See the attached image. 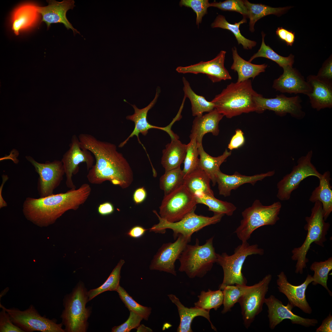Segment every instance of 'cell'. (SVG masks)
Wrapping results in <instances>:
<instances>
[{
    "instance_id": "1",
    "label": "cell",
    "mask_w": 332,
    "mask_h": 332,
    "mask_svg": "<svg viewBox=\"0 0 332 332\" xmlns=\"http://www.w3.org/2000/svg\"><path fill=\"white\" fill-rule=\"evenodd\" d=\"M78 137L81 147L89 151L95 159L86 176L90 183L100 184L109 181L122 189L131 185L133 180L132 169L115 144L89 134L81 133Z\"/></svg>"
},
{
    "instance_id": "2",
    "label": "cell",
    "mask_w": 332,
    "mask_h": 332,
    "mask_svg": "<svg viewBox=\"0 0 332 332\" xmlns=\"http://www.w3.org/2000/svg\"><path fill=\"white\" fill-rule=\"evenodd\" d=\"M91 188L87 183L78 188L66 192L53 194L39 198H26L23 204L26 217L40 226H47L54 223L66 211L76 210L84 204L90 195Z\"/></svg>"
},
{
    "instance_id": "3",
    "label": "cell",
    "mask_w": 332,
    "mask_h": 332,
    "mask_svg": "<svg viewBox=\"0 0 332 332\" xmlns=\"http://www.w3.org/2000/svg\"><path fill=\"white\" fill-rule=\"evenodd\" d=\"M259 94L253 89L251 81L231 82L211 101L215 109L229 118L251 112H258L255 97Z\"/></svg>"
},
{
    "instance_id": "4",
    "label": "cell",
    "mask_w": 332,
    "mask_h": 332,
    "mask_svg": "<svg viewBox=\"0 0 332 332\" xmlns=\"http://www.w3.org/2000/svg\"><path fill=\"white\" fill-rule=\"evenodd\" d=\"M307 223L304 228L307 231L305 240L300 247L294 248L292 251V260L297 261L295 272L302 274L303 270L306 267L309 261L306 258L307 253L313 243L324 247V243L326 240V235L330 226L329 223L325 222L324 219L322 204L319 201L314 202L311 210L310 216L305 218Z\"/></svg>"
},
{
    "instance_id": "5",
    "label": "cell",
    "mask_w": 332,
    "mask_h": 332,
    "mask_svg": "<svg viewBox=\"0 0 332 332\" xmlns=\"http://www.w3.org/2000/svg\"><path fill=\"white\" fill-rule=\"evenodd\" d=\"M89 301L88 291L82 283L77 284L72 291L65 296L64 309L61 315V323L67 332H85L91 310L86 307Z\"/></svg>"
},
{
    "instance_id": "6",
    "label": "cell",
    "mask_w": 332,
    "mask_h": 332,
    "mask_svg": "<svg viewBox=\"0 0 332 332\" xmlns=\"http://www.w3.org/2000/svg\"><path fill=\"white\" fill-rule=\"evenodd\" d=\"M214 237L200 245L198 239L194 245L187 244L179 259V270L185 272L191 279L202 278L212 269L216 263L217 253L213 246Z\"/></svg>"
},
{
    "instance_id": "7",
    "label": "cell",
    "mask_w": 332,
    "mask_h": 332,
    "mask_svg": "<svg viewBox=\"0 0 332 332\" xmlns=\"http://www.w3.org/2000/svg\"><path fill=\"white\" fill-rule=\"evenodd\" d=\"M264 250L259 248L257 244L251 245L247 241L235 248L234 253L229 255L225 252L217 253L216 263L222 268L223 278L219 289L223 290L227 285L239 284L246 285L247 280L242 272L243 264L248 256L252 255H262Z\"/></svg>"
},
{
    "instance_id": "8",
    "label": "cell",
    "mask_w": 332,
    "mask_h": 332,
    "mask_svg": "<svg viewBox=\"0 0 332 332\" xmlns=\"http://www.w3.org/2000/svg\"><path fill=\"white\" fill-rule=\"evenodd\" d=\"M282 204L279 202L268 206L256 200L252 205L242 212L243 219L234 232L242 242L247 241L256 229L265 225H273L279 219Z\"/></svg>"
},
{
    "instance_id": "9",
    "label": "cell",
    "mask_w": 332,
    "mask_h": 332,
    "mask_svg": "<svg viewBox=\"0 0 332 332\" xmlns=\"http://www.w3.org/2000/svg\"><path fill=\"white\" fill-rule=\"evenodd\" d=\"M195 210L188 214L180 221L175 222H169L162 218L156 210H153V212L157 216L159 222L153 225L150 229V231L163 233L166 229H169L172 230L175 239L181 234L191 239L193 233L206 226L220 222L225 215L214 214L211 217L205 216L196 214Z\"/></svg>"
},
{
    "instance_id": "10",
    "label": "cell",
    "mask_w": 332,
    "mask_h": 332,
    "mask_svg": "<svg viewBox=\"0 0 332 332\" xmlns=\"http://www.w3.org/2000/svg\"><path fill=\"white\" fill-rule=\"evenodd\" d=\"M197 204L194 196L183 185L164 196L159 215L168 221L177 222L195 210Z\"/></svg>"
},
{
    "instance_id": "11",
    "label": "cell",
    "mask_w": 332,
    "mask_h": 332,
    "mask_svg": "<svg viewBox=\"0 0 332 332\" xmlns=\"http://www.w3.org/2000/svg\"><path fill=\"white\" fill-rule=\"evenodd\" d=\"M3 307L9 314L12 322L24 332H65L62 328V323H57L55 320L42 316L32 305L23 311L14 307L7 308L3 306Z\"/></svg>"
},
{
    "instance_id": "12",
    "label": "cell",
    "mask_w": 332,
    "mask_h": 332,
    "mask_svg": "<svg viewBox=\"0 0 332 332\" xmlns=\"http://www.w3.org/2000/svg\"><path fill=\"white\" fill-rule=\"evenodd\" d=\"M312 150L306 154L300 157L297 164L293 167L289 174L286 175L277 184V197L282 201L290 199L292 192L299 186L300 183L306 178L314 176L320 179L322 176L312 163Z\"/></svg>"
},
{
    "instance_id": "13",
    "label": "cell",
    "mask_w": 332,
    "mask_h": 332,
    "mask_svg": "<svg viewBox=\"0 0 332 332\" xmlns=\"http://www.w3.org/2000/svg\"><path fill=\"white\" fill-rule=\"evenodd\" d=\"M272 275L268 274L246 292L238 302L241 308V314L245 327L248 329L255 317L263 310L265 295L268 291Z\"/></svg>"
},
{
    "instance_id": "14",
    "label": "cell",
    "mask_w": 332,
    "mask_h": 332,
    "mask_svg": "<svg viewBox=\"0 0 332 332\" xmlns=\"http://www.w3.org/2000/svg\"><path fill=\"white\" fill-rule=\"evenodd\" d=\"M26 159L34 167L39 175L37 189L40 197H44L53 194L54 190L62 180L65 172L61 161L55 160L40 163L30 156Z\"/></svg>"
},
{
    "instance_id": "15",
    "label": "cell",
    "mask_w": 332,
    "mask_h": 332,
    "mask_svg": "<svg viewBox=\"0 0 332 332\" xmlns=\"http://www.w3.org/2000/svg\"><path fill=\"white\" fill-rule=\"evenodd\" d=\"M255 101L259 113L268 110L281 117L289 114L298 120L303 119L305 116L301 104L302 100L298 96L288 97L281 94L274 98H268L259 94L255 97Z\"/></svg>"
},
{
    "instance_id": "16",
    "label": "cell",
    "mask_w": 332,
    "mask_h": 332,
    "mask_svg": "<svg viewBox=\"0 0 332 332\" xmlns=\"http://www.w3.org/2000/svg\"><path fill=\"white\" fill-rule=\"evenodd\" d=\"M69 149L64 154L61 160L66 177V185L70 189H76L72 177L79 171V165L85 163L88 171L94 164V159L92 153L81 147L78 136L73 135Z\"/></svg>"
},
{
    "instance_id": "17",
    "label": "cell",
    "mask_w": 332,
    "mask_h": 332,
    "mask_svg": "<svg viewBox=\"0 0 332 332\" xmlns=\"http://www.w3.org/2000/svg\"><path fill=\"white\" fill-rule=\"evenodd\" d=\"M191 240L180 234L174 242L164 244L154 256L150 269L163 271L176 276L175 263Z\"/></svg>"
},
{
    "instance_id": "18",
    "label": "cell",
    "mask_w": 332,
    "mask_h": 332,
    "mask_svg": "<svg viewBox=\"0 0 332 332\" xmlns=\"http://www.w3.org/2000/svg\"><path fill=\"white\" fill-rule=\"evenodd\" d=\"M264 303L268 307L269 326L271 330L274 329L285 319H290L292 324L305 327L314 326L318 323L316 319L305 318L295 314L292 311L294 307L292 304L288 302L284 306L282 301L273 295L265 298Z\"/></svg>"
},
{
    "instance_id": "19",
    "label": "cell",
    "mask_w": 332,
    "mask_h": 332,
    "mask_svg": "<svg viewBox=\"0 0 332 332\" xmlns=\"http://www.w3.org/2000/svg\"><path fill=\"white\" fill-rule=\"evenodd\" d=\"M226 52L225 51L221 50L211 60L201 61L186 66H179L176 68V70L182 73L204 74L213 83L231 80V77L224 66Z\"/></svg>"
},
{
    "instance_id": "20",
    "label": "cell",
    "mask_w": 332,
    "mask_h": 332,
    "mask_svg": "<svg viewBox=\"0 0 332 332\" xmlns=\"http://www.w3.org/2000/svg\"><path fill=\"white\" fill-rule=\"evenodd\" d=\"M277 277L276 283L279 291L286 296L294 307L298 308L306 314H311L312 309L306 300L305 294L308 286L313 281L312 276L308 274L305 281L298 286L290 283L283 271H281Z\"/></svg>"
},
{
    "instance_id": "21",
    "label": "cell",
    "mask_w": 332,
    "mask_h": 332,
    "mask_svg": "<svg viewBox=\"0 0 332 332\" xmlns=\"http://www.w3.org/2000/svg\"><path fill=\"white\" fill-rule=\"evenodd\" d=\"M48 6H37V9L42 16V22H45L48 28L52 24L61 23L68 29H71L74 35L80 33L75 29L66 17L67 11L73 9L75 5L73 0H64L58 2L54 0H47Z\"/></svg>"
},
{
    "instance_id": "22",
    "label": "cell",
    "mask_w": 332,
    "mask_h": 332,
    "mask_svg": "<svg viewBox=\"0 0 332 332\" xmlns=\"http://www.w3.org/2000/svg\"><path fill=\"white\" fill-rule=\"evenodd\" d=\"M282 74L274 81L273 88L282 93H302L307 95L312 91L310 84L296 69L287 66Z\"/></svg>"
},
{
    "instance_id": "23",
    "label": "cell",
    "mask_w": 332,
    "mask_h": 332,
    "mask_svg": "<svg viewBox=\"0 0 332 332\" xmlns=\"http://www.w3.org/2000/svg\"><path fill=\"white\" fill-rule=\"evenodd\" d=\"M307 81L311 88L309 97L311 107L318 111L332 107V81L320 78L316 75H310Z\"/></svg>"
},
{
    "instance_id": "24",
    "label": "cell",
    "mask_w": 332,
    "mask_h": 332,
    "mask_svg": "<svg viewBox=\"0 0 332 332\" xmlns=\"http://www.w3.org/2000/svg\"><path fill=\"white\" fill-rule=\"evenodd\" d=\"M160 91V88H158L154 99L148 105L143 109H139L136 105H131L134 109V113L132 115L127 116L126 118L127 120L131 121L134 122V128L128 137L120 144L119 145V147L121 148L123 147L130 138L136 136L139 142L142 145L144 149H145L139 139V133H140L144 136H146L148 133V130L151 128L160 129L166 132L168 134L171 132V128L168 125L165 127H159L150 124L147 121L148 112L154 106L156 102Z\"/></svg>"
},
{
    "instance_id": "25",
    "label": "cell",
    "mask_w": 332,
    "mask_h": 332,
    "mask_svg": "<svg viewBox=\"0 0 332 332\" xmlns=\"http://www.w3.org/2000/svg\"><path fill=\"white\" fill-rule=\"evenodd\" d=\"M275 170L252 176H247L235 172L234 174L228 175L219 170L216 176V183L218 184L219 194L224 197L231 195V191L235 190L240 186L246 183L254 185L258 181L273 176Z\"/></svg>"
},
{
    "instance_id": "26",
    "label": "cell",
    "mask_w": 332,
    "mask_h": 332,
    "mask_svg": "<svg viewBox=\"0 0 332 332\" xmlns=\"http://www.w3.org/2000/svg\"><path fill=\"white\" fill-rule=\"evenodd\" d=\"M224 116L215 109L200 116L196 117L193 121L190 139L195 138L198 145L202 144L204 136L208 133L218 135L219 124Z\"/></svg>"
},
{
    "instance_id": "27",
    "label": "cell",
    "mask_w": 332,
    "mask_h": 332,
    "mask_svg": "<svg viewBox=\"0 0 332 332\" xmlns=\"http://www.w3.org/2000/svg\"><path fill=\"white\" fill-rule=\"evenodd\" d=\"M169 299L177 306L180 318V324L177 329L178 332H192L191 327L192 321L196 317L202 316L210 322L211 328L217 331L216 328L211 321L209 311L195 306L190 308L185 306L175 295H168Z\"/></svg>"
},
{
    "instance_id": "28",
    "label": "cell",
    "mask_w": 332,
    "mask_h": 332,
    "mask_svg": "<svg viewBox=\"0 0 332 332\" xmlns=\"http://www.w3.org/2000/svg\"><path fill=\"white\" fill-rule=\"evenodd\" d=\"M37 6L26 3L14 10L12 17V29L15 35H18L20 31L31 27L36 23L39 14Z\"/></svg>"
},
{
    "instance_id": "29",
    "label": "cell",
    "mask_w": 332,
    "mask_h": 332,
    "mask_svg": "<svg viewBox=\"0 0 332 332\" xmlns=\"http://www.w3.org/2000/svg\"><path fill=\"white\" fill-rule=\"evenodd\" d=\"M319 179V185L312 192L309 200L312 203L317 201L321 202L324 219L326 221L332 211V190L330 184L331 180L330 172L328 171L325 172Z\"/></svg>"
},
{
    "instance_id": "30",
    "label": "cell",
    "mask_w": 332,
    "mask_h": 332,
    "mask_svg": "<svg viewBox=\"0 0 332 332\" xmlns=\"http://www.w3.org/2000/svg\"><path fill=\"white\" fill-rule=\"evenodd\" d=\"M187 145L179 139L171 140L162 151L161 163L165 172L180 167L184 160Z\"/></svg>"
},
{
    "instance_id": "31",
    "label": "cell",
    "mask_w": 332,
    "mask_h": 332,
    "mask_svg": "<svg viewBox=\"0 0 332 332\" xmlns=\"http://www.w3.org/2000/svg\"><path fill=\"white\" fill-rule=\"evenodd\" d=\"M211 179L204 171L198 168L184 177V185L194 196L201 195L214 196Z\"/></svg>"
},
{
    "instance_id": "32",
    "label": "cell",
    "mask_w": 332,
    "mask_h": 332,
    "mask_svg": "<svg viewBox=\"0 0 332 332\" xmlns=\"http://www.w3.org/2000/svg\"><path fill=\"white\" fill-rule=\"evenodd\" d=\"M232 51L233 62L231 69L238 73L237 82L243 81L251 78L254 79L261 73L265 71L267 65H256L246 61L238 54L235 47L232 48Z\"/></svg>"
},
{
    "instance_id": "33",
    "label": "cell",
    "mask_w": 332,
    "mask_h": 332,
    "mask_svg": "<svg viewBox=\"0 0 332 332\" xmlns=\"http://www.w3.org/2000/svg\"><path fill=\"white\" fill-rule=\"evenodd\" d=\"M199 158L198 168L204 171L209 176L215 186L216 183V176L220 170V167L231 154V151L226 149L223 153L218 157H213L204 150L202 144L198 145Z\"/></svg>"
},
{
    "instance_id": "34",
    "label": "cell",
    "mask_w": 332,
    "mask_h": 332,
    "mask_svg": "<svg viewBox=\"0 0 332 332\" xmlns=\"http://www.w3.org/2000/svg\"><path fill=\"white\" fill-rule=\"evenodd\" d=\"M243 1L248 10V18L249 19V29L251 32L254 31L255 24L260 18L270 14L280 16L291 7L286 6L274 8L262 4L252 3L247 0Z\"/></svg>"
},
{
    "instance_id": "35",
    "label": "cell",
    "mask_w": 332,
    "mask_h": 332,
    "mask_svg": "<svg viewBox=\"0 0 332 332\" xmlns=\"http://www.w3.org/2000/svg\"><path fill=\"white\" fill-rule=\"evenodd\" d=\"M182 82L184 96L190 100L193 116H200L203 115L204 113H208L215 109V105L212 102L207 101L204 97L197 95L193 91L185 77H183Z\"/></svg>"
},
{
    "instance_id": "36",
    "label": "cell",
    "mask_w": 332,
    "mask_h": 332,
    "mask_svg": "<svg viewBox=\"0 0 332 332\" xmlns=\"http://www.w3.org/2000/svg\"><path fill=\"white\" fill-rule=\"evenodd\" d=\"M247 22V18L243 17L240 22L231 24L226 20L224 16L219 15L211 23V26L212 28H220L229 30L234 34L239 44H241L244 49H251L256 45V42L245 38L242 35L239 30L240 25Z\"/></svg>"
},
{
    "instance_id": "37",
    "label": "cell",
    "mask_w": 332,
    "mask_h": 332,
    "mask_svg": "<svg viewBox=\"0 0 332 332\" xmlns=\"http://www.w3.org/2000/svg\"><path fill=\"white\" fill-rule=\"evenodd\" d=\"M194 196L197 204L206 205L208 210L213 211L214 214H223L230 216L236 209L233 204L218 199L214 196L201 195Z\"/></svg>"
},
{
    "instance_id": "38",
    "label": "cell",
    "mask_w": 332,
    "mask_h": 332,
    "mask_svg": "<svg viewBox=\"0 0 332 332\" xmlns=\"http://www.w3.org/2000/svg\"><path fill=\"white\" fill-rule=\"evenodd\" d=\"M262 42L260 49L248 61L251 62L255 58L263 57L275 61L282 68L287 66H292L294 62V56L290 54L287 57H284L278 54L270 46L266 45L264 42L265 34L262 32Z\"/></svg>"
},
{
    "instance_id": "39",
    "label": "cell",
    "mask_w": 332,
    "mask_h": 332,
    "mask_svg": "<svg viewBox=\"0 0 332 332\" xmlns=\"http://www.w3.org/2000/svg\"><path fill=\"white\" fill-rule=\"evenodd\" d=\"M247 285L236 284L225 286L222 290L223 295V307L221 313L224 314L231 310V308L252 287Z\"/></svg>"
},
{
    "instance_id": "40",
    "label": "cell",
    "mask_w": 332,
    "mask_h": 332,
    "mask_svg": "<svg viewBox=\"0 0 332 332\" xmlns=\"http://www.w3.org/2000/svg\"><path fill=\"white\" fill-rule=\"evenodd\" d=\"M124 263V260L121 259L104 283L97 288L88 291L89 301L105 291H117L120 285L121 268Z\"/></svg>"
},
{
    "instance_id": "41",
    "label": "cell",
    "mask_w": 332,
    "mask_h": 332,
    "mask_svg": "<svg viewBox=\"0 0 332 332\" xmlns=\"http://www.w3.org/2000/svg\"><path fill=\"white\" fill-rule=\"evenodd\" d=\"M184 176L180 167L166 171L160 179V189L166 196L184 184Z\"/></svg>"
},
{
    "instance_id": "42",
    "label": "cell",
    "mask_w": 332,
    "mask_h": 332,
    "mask_svg": "<svg viewBox=\"0 0 332 332\" xmlns=\"http://www.w3.org/2000/svg\"><path fill=\"white\" fill-rule=\"evenodd\" d=\"M198 300L194 303V306L210 311L213 309L217 310L222 304L223 300V295L222 290L219 289L212 290L209 289L208 291H202L198 296Z\"/></svg>"
},
{
    "instance_id": "43",
    "label": "cell",
    "mask_w": 332,
    "mask_h": 332,
    "mask_svg": "<svg viewBox=\"0 0 332 332\" xmlns=\"http://www.w3.org/2000/svg\"><path fill=\"white\" fill-rule=\"evenodd\" d=\"M310 269L314 272L312 276L314 280L312 282V285H321L327 290L330 296H332V293L327 286L328 274L332 269V257L324 261L314 262L310 266Z\"/></svg>"
},
{
    "instance_id": "44",
    "label": "cell",
    "mask_w": 332,
    "mask_h": 332,
    "mask_svg": "<svg viewBox=\"0 0 332 332\" xmlns=\"http://www.w3.org/2000/svg\"><path fill=\"white\" fill-rule=\"evenodd\" d=\"M187 145L186 152L184 161V166L182 170L185 177L198 168L199 158L198 144L196 139L193 138Z\"/></svg>"
},
{
    "instance_id": "45",
    "label": "cell",
    "mask_w": 332,
    "mask_h": 332,
    "mask_svg": "<svg viewBox=\"0 0 332 332\" xmlns=\"http://www.w3.org/2000/svg\"><path fill=\"white\" fill-rule=\"evenodd\" d=\"M116 291L118 293L119 297L125 306L129 311L136 313L141 316L146 321L148 318L151 312L152 308L150 307L141 305L135 301L127 292L120 285Z\"/></svg>"
},
{
    "instance_id": "46",
    "label": "cell",
    "mask_w": 332,
    "mask_h": 332,
    "mask_svg": "<svg viewBox=\"0 0 332 332\" xmlns=\"http://www.w3.org/2000/svg\"><path fill=\"white\" fill-rule=\"evenodd\" d=\"M217 8L223 11H235L242 15L243 17L248 18V11L241 0H227L223 2H213L210 3V7Z\"/></svg>"
},
{
    "instance_id": "47",
    "label": "cell",
    "mask_w": 332,
    "mask_h": 332,
    "mask_svg": "<svg viewBox=\"0 0 332 332\" xmlns=\"http://www.w3.org/2000/svg\"><path fill=\"white\" fill-rule=\"evenodd\" d=\"M179 5L191 8L196 15V24L198 26L201 23L202 18L207 14L208 8L210 7L208 0H181Z\"/></svg>"
},
{
    "instance_id": "48",
    "label": "cell",
    "mask_w": 332,
    "mask_h": 332,
    "mask_svg": "<svg viewBox=\"0 0 332 332\" xmlns=\"http://www.w3.org/2000/svg\"><path fill=\"white\" fill-rule=\"evenodd\" d=\"M143 318L139 315L132 311L127 320L124 323L113 327L112 332H129L132 329H136L140 325Z\"/></svg>"
},
{
    "instance_id": "49",
    "label": "cell",
    "mask_w": 332,
    "mask_h": 332,
    "mask_svg": "<svg viewBox=\"0 0 332 332\" xmlns=\"http://www.w3.org/2000/svg\"><path fill=\"white\" fill-rule=\"evenodd\" d=\"M2 310L0 312V332H24L11 321L10 315L0 303Z\"/></svg>"
},
{
    "instance_id": "50",
    "label": "cell",
    "mask_w": 332,
    "mask_h": 332,
    "mask_svg": "<svg viewBox=\"0 0 332 332\" xmlns=\"http://www.w3.org/2000/svg\"><path fill=\"white\" fill-rule=\"evenodd\" d=\"M324 80L332 81V58L330 57L323 63L316 75Z\"/></svg>"
},
{
    "instance_id": "51",
    "label": "cell",
    "mask_w": 332,
    "mask_h": 332,
    "mask_svg": "<svg viewBox=\"0 0 332 332\" xmlns=\"http://www.w3.org/2000/svg\"><path fill=\"white\" fill-rule=\"evenodd\" d=\"M276 33L279 38L287 46H292L295 41L294 33L282 27H279L276 30Z\"/></svg>"
},
{
    "instance_id": "52",
    "label": "cell",
    "mask_w": 332,
    "mask_h": 332,
    "mask_svg": "<svg viewBox=\"0 0 332 332\" xmlns=\"http://www.w3.org/2000/svg\"><path fill=\"white\" fill-rule=\"evenodd\" d=\"M244 142L245 138L243 132L240 129H237L230 141L228 148L231 150L237 149L242 146Z\"/></svg>"
},
{
    "instance_id": "53",
    "label": "cell",
    "mask_w": 332,
    "mask_h": 332,
    "mask_svg": "<svg viewBox=\"0 0 332 332\" xmlns=\"http://www.w3.org/2000/svg\"><path fill=\"white\" fill-rule=\"evenodd\" d=\"M316 332H332V316L330 313L322 321V324L316 329Z\"/></svg>"
},
{
    "instance_id": "54",
    "label": "cell",
    "mask_w": 332,
    "mask_h": 332,
    "mask_svg": "<svg viewBox=\"0 0 332 332\" xmlns=\"http://www.w3.org/2000/svg\"><path fill=\"white\" fill-rule=\"evenodd\" d=\"M114 208L113 204L109 202L100 204L97 208L99 213L102 215H106L112 214Z\"/></svg>"
},
{
    "instance_id": "55",
    "label": "cell",
    "mask_w": 332,
    "mask_h": 332,
    "mask_svg": "<svg viewBox=\"0 0 332 332\" xmlns=\"http://www.w3.org/2000/svg\"><path fill=\"white\" fill-rule=\"evenodd\" d=\"M147 196V192L144 187L139 188L135 191L133 196V200L136 204L143 202Z\"/></svg>"
},
{
    "instance_id": "56",
    "label": "cell",
    "mask_w": 332,
    "mask_h": 332,
    "mask_svg": "<svg viewBox=\"0 0 332 332\" xmlns=\"http://www.w3.org/2000/svg\"><path fill=\"white\" fill-rule=\"evenodd\" d=\"M146 230V229L142 226H136L131 228L127 233V235L131 237L138 238L142 236Z\"/></svg>"
},
{
    "instance_id": "57",
    "label": "cell",
    "mask_w": 332,
    "mask_h": 332,
    "mask_svg": "<svg viewBox=\"0 0 332 332\" xmlns=\"http://www.w3.org/2000/svg\"><path fill=\"white\" fill-rule=\"evenodd\" d=\"M2 182L0 188V208L7 206V204L2 198V192L3 187L5 182L8 180V177L7 175H3L2 176Z\"/></svg>"
},
{
    "instance_id": "58",
    "label": "cell",
    "mask_w": 332,
    "mask_h": 332,
    "mask_svg": "<svg viewBox=\"0 0 332 332\" xmlns=\"http://www.w3.org/2000/svg\"><path fill=\"white\" fill-rule=\"evenodd\" d=\"M137 332H152V330L143 324L140 325L136 328Z\"/></svg>"
},
{
    "instance_id": "59",
    "label": "cell",
    "mask_w": 332,
    "mask_h": 332,
    "mask_svg": "<svg viewBox=\"0 0 332 332\" xmlns=\"http://www.w3.org/2000/svg\"><path fill=\"white\" fill-rule=\"evenodd\" d=\"M9 290V288L8 287H6L1 292L0 295V299H1V298L3 297L6 293L8 292Z\"/></svg>"
}]
</instances>
